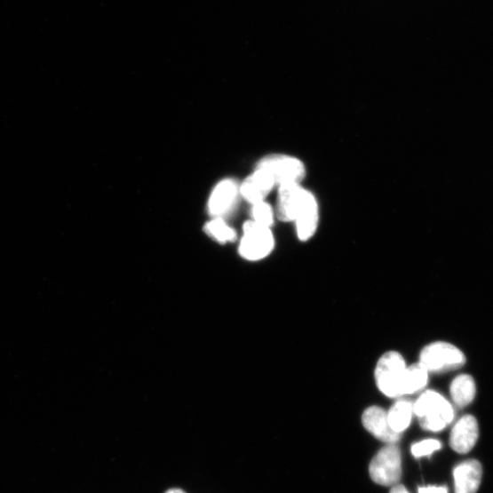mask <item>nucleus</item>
Listing matches in <instances>:
<instances>
[{
	"label": "nucleus",
	"mask_w": 493,
	"mask_h": 493,
	"mask_svg": "<svg viewBox=\"0 0 493 493\" xmlns=\"http://www.w3.org/2000/svg\"><path fill=\"white\" fill-rule=\"evenodd\" d=\"M258 168L267 171L280 186L300 184L306 177L305 164L298 158L289 155H272L263 159Z\"/></svg>",
	"instance_id": "6"
},
{
	"label": "nucleus",
	"mask_w": 493,
	"mask_h": 493,
	"mask_svg": "<svg viewBox=\"0 0 493 493\" xmlns=\"http://www.w3.org/2000/svg\"><path fill=\"white\" fill-rule=\"evenodd\" d=\"M430 375L419 362L409 366L405 378V397L423 391L429 383Z\"/></svg>",
	"instance_id": "16"
},
{
	"label": "nucleus",
	"mask_w": 493,
	"mask_h": 493,
	"mask_svg": "<svg viewBox=\"0 0 493 493\" xmlns=\"http://www.w3.org/2000/svg\"><path fill=\"white\" fill-rule=\"evenodd\" d=\"M296 235L299 241L306 243L311 240L317 232L319 225V207L315 196L309 191H306L300 210L294 220Z\"/></svg>",
	"instance_id": "7"
},
{
	"label": "nucleus",
	"mask_w": 493,
	"mask_h": 493,
	"mask_svg": "<svg viewBox=\"0 0 493 493\" xmlns=\"http://www.w3.org/2000/svg\"><path fill=\"white\" fill-rule=\"evenodd\" d=\"M371 479L382 486H394L402 478V453L400 448L389 444L378 451L370 466Z\"/></svg>",
	"instance_id": "5"
},
{
	"label": "nucleus",
	"mask_w": 493,
	"mask_h": 493,
	"mask_svg": "<svg viewBox=\"0 0 493 493\" xmlns=\"http://www.w3.org/2000/svg\"><path fill=\"white\" fill-rule=\"evenodd\" d=\"M365 429L378 440L389 444H394L402 439V434L394 433L387 420V411L382 408L373 406L366 410L362 417Z\"/></svg>",
	"instance_id": "9"
},
{
	"label": "nucleus",
	"mask_w": 493,
	"mask_h": 493,
	"mask_svg": "<svg viewBox=\"0 0 493 493\" xmlns=\"http://www.w3.org/2000/svg\"><path fill=\"white\" fill-rule=\"evenodd\" d=\"M390 493H410L403 485H394Z\"/></svg>",
	"instance_id": "21"
},
{
	"label": "nucleus",
	"mask_w": 493,
	"mask_h": 493,
	"mask_svg": "<svg viewBox=\"0 0 493 493\" xmlns=\"http://www.w3.org/2000/svg\"><path fill=\"white\" fill-rule=\"evenodd\" d=\"M274 246L271 227L261 226L253 220L245 223L239 248L243 258L250 261L266 258L273 252Z\"/></svg>",
	"instance_id": "4"
},
{
	"label": "nucleus",
	"mask_w": 493,
	"mask_h": 493,
	"mask_svg": "<svg viewBox=\"0 0 493 493\" xmlns=\"http://www.w3.org/2000/svg\"><path fill=\"white\" fill-rule=\"evenodd\" d=\"M449 392L453 403L458 408H465L476 397L475 380L470 375H459L451 382Z\"/></svg>",
	"instance_id": "14"
},
{
	"label": "nucleus",
	"mask_w": 493,
	"mask_h": 493,
	"mask_svg": "<svg viewBox=\"0 0 493 493\" xmlns=\"http://www.w3.org/2000/svg\"><path fill=\"white\" fill-rule=\"evenodd\" d=\"M306 189L300 184H287L279 187L276 214L283 222H294L300 210Z\"/></svg>",
	"instance_id": "10"
},
{
	"label": "nucleus",
	"mask_w": 493,
	"mask_h": 493,
	"mask_svg": "<svg viewBox=\"0 0 493 493\" xmlns=\"http://www.w3.org/2000/svg\"><path fill=\"white\" fill-rule=\"evenodd\" d=\"M418 493H449L446 487H421L418 489Z\"/></svg>",
	"instance_id": "20"
},
{
	"label": "nucleus",
	"mask_w": 493,
	"mask_h": 493,
	"mask_svg": "<svg viewBox=\"0 0 493 493\" xmlns=\"http://www.w3.org/2000/svg\"><path fill=\"white\" fill-rule=\"evenodd\" d=\"M206 233L212 239L220 243L234 242L236 239V233L221 218H216L206 226Z\"/></svg>",
	"instance_id": "17"
},
{
	"label": "nucleus",
	"mask_w": 493,
	"mask_h": 493,
	"mask_svg": "<svg viewBox=\"0 0 493 493\" xmlns=\"http://www.w3.org/2000/svg\"><path fill=\"white\" fill-rule=\"evenodd\" d=\"M276 186L271 174L265 169L257 168L256 171L249 177L241 187L244 199L252 205L265 202L266 197Z\"/></svg>",
	"instance_id": "11"
},
{
	"label": "nucleus",
	"mask_w": 493,
	"mask_h": 493,
	"mask_svg": "<svg viewBox=\"0 0 493 493\" xmlns=\"http://www.w3.org/2000/svg\"><path fill=\"white\" fill-rule=\"evenodd\" d=\"M166 493H186V492L181 489H171L168 491H166Z\"/></svg>",
	"instance_id": "22"
},
{
	"label": "nucleus",
	"mask_w": 493,
	"mask_h": 493,
	"mask_svg": "<svg viewBox=\"0 0 493 493\" xmlns=\"http://www.w3.org/2000/svg\"><path fill=\"white\" fill-rule=\"evenodd\" d=\"M455 493H476L480 488L482 468L477 460H467L453 472Z\"/></svg>",
	"instance_id": "12"
},
{
	"label": "nucleus",
	"mask_w": 493,
	"mask_h": 493,
	"mask_svg": "<svg viewBox=\"0 0 493 493\" xmlns=\"http://www.w3.org/2000/svg\"><path fill=\"white\" fill-rule=\"evenodd\" d=\"M441 449V443L437 440H425L415 443L411 447V452L416 457H421L433 454Z\"/></svg>",
	"instance_id": "19"
},
{
	"label": "nucleus",
	"mask_w": 493,
	"mask_h": 493,
	"mask_svg": "<svg viewBox=\"0 0 493 493\" xmlns=\"http://www.w3.org/2000/svg\"><path fill=\"white\" fill-rule=\"evenodd\" d=\"M413 415V403L407 400H399L387 411L388 424L394 433L402 434L410 426Z\"/></svg>",
	"instance_id": "15"
},
{
	"label": "nucleus",
	"mask_w": 493,
	"mask_h": 493,
	"mask_svg": "<svg viewBox=\"0 0 493 493\" xmlns=\"http://www.w3.org/2000/svg\"><path fill=\"white\" fill-rule=\"evenodd\" d=\"M238 188L234 181L227 179L221 181L211 194L209 202L210 213L216 218H221L228 213L235 206Z\"/></svg>",
	"instance_id": "13"
},
{
	"label": "nucleus",
	"mask_w": 493,
	"mask_h": 493,
	"mask_svg": "<svg viewBox=\"0 0 493 493\" xmlns=\"http://www.w3.org/2000/svg\"><path fill=\"white\" fill-rule=\"evenodd\" d=\"M418 362L430 374H444L463 368L466 357L454 345L437 341L423 347Z\"/></svg>",
	"instance_id": "3"
},
{
	"label": "nucleus",
	"mask_w": 493,
	"mask_h": 493,
	"mask_svg": "<svg viewBox=\"0 0 493 493\" xmlns=\"http://www.w3.org/2000/svg\"><path fill=\"white\" fill-rule=\"evenodd\" d=\"M409 365L403 354L388 351L378 361L374 377L378 390L390 399L405 397V378Z\"/></svg>",
	"instance_id": "1"
},
{
	"label": "nucleus",
	"mask_w": 493,
	"mask_h": 493,
	"mask_svg": "<svg viewBox=\"0 0 493 493\" xmlns=\"http://www.w3.org/2000/svg\"><path fill=\"white\" fill-rule=\"evenodd\" d=\"M413 408L422 429L427 432H441L454 418L452 405L434 390L423 392Z\"/></svg>",
	"instance_id": "2"
},
{
	"label": "nucleus",
	"mask_w": 493,
	"mask_h": 493,
	"mask_svg": "<svg viewBox=\"0 0 493 493\" xmlns=\"http://www.w3.org/2000/svg\"><path fill=\"white\" fill-rule=\"evenodd\" d=\"M253 221L267 227H271L274 222V213L272 207L261 202L253 205L252 208Z\"/></svg>",
	"instance_id": "18"
},
{
	"label": "nucleus",
	"mask_w": 493,
	"mask_h": 493,
	"mask_svg": "<svg viewBox=\"0 0 493 493\" xmlns=\"http://www.w3.org/2000/svg\"><path fill=\"white\" fill-rule=\"evenodd\" d=\"M478 438V421L473 416L466 415L455 424L450 434L449 444L454 451L466 454L476 445Z\"/></svg>",
	"instance_id": "8"
}]
</instances>
